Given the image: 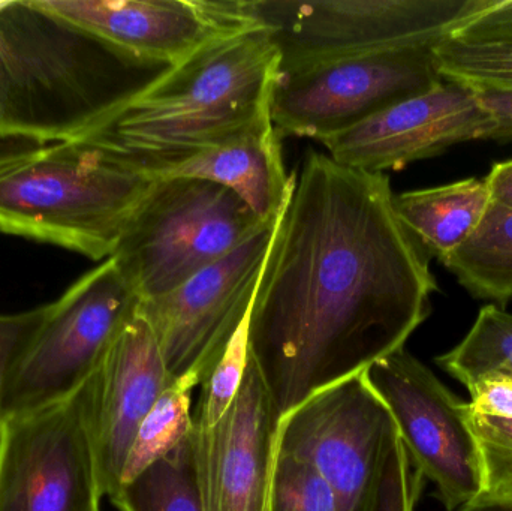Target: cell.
Here are the masks:
<instances>
[{
  "mask_svg": "<svg viewBox=\"0 0 512 511\" xmlns=\"http://www.w3.org/2000/svg\"><path fill=\"white\" fill-rule=\"evenodd\" d=\"M429 263L387 173L309 152L249 317V351L280 419L405 348L438 291Z\"/></svg>",
  "mask_w": 512,
  "mask_h": 511,
  "instance_id": "6da1fadb",
  "label": "cell"
},
{
  "mask_svg": "<svg viewBox=\"0 0 512 511\" xmlns=\"http://www.w3.org/2000/svg\"><path fill=\"white\" fill-rule=\"evenodd\" d=\"M280 57L264 27L207 45L171 66L77 140L147 176L271 122Z\"/></svg>",
  "mask_w": 512,
  "mask_h": 511,
  "instance_id": "7a4b0ae2",
  "label": "cell"
},
{
  "mask_svg": "<svg viewBox=\"0 0 512 511\" xmlns=\"http://www.w3.org/2000/svg\"><path fill=\"white\" fill-rule=\"evenodd\" d=\"M170 68L98 41L35 0H0V143L77 140Z\"/></svg>",
  "mask_w": 512,
  "mask_h": 511,
  "instance_id": "3957f363",
  "label": "cell"
},
{
  "mask_svg": "<svg viewBox=\"0 0 512 511\" xmlns=\"http://www.w3.org/2000/svg\"><path fill=\"white\" fill-rule=\"evenodd\" d=\"M153 182L86 141L0 146V233L105 261Z\"/></svg>",
  "mask_w": 512,
  "mask_h": 511,
  "instance_id": "277c9868",
  "label": "cell"
},
{
  "mask_svg": "<svg viewBox=\"0 0 512 511\" xmlns=\"http://www.w3.org/2000/svg\"><path fill=\"white\" fill-rule=\"evenodd\" d=\"M267 222L218 183L155 179L111 258L141 300H149L212 266Z\"/></svg>",
  "mask_w": 512,
  "mask_h": 511,
  "instance_id": "5b68a950",
  "label": "cell"
},
{
  "mask_svg": "<svg viewBox=\"0 0 512 511\" xmlns=\"http://www.w3.org/2000/svg\"><path fill=\"white\" fill-rule=\"evenodd\" d=\"M486 0H248L279 53V74L354 54L430 45Z\"/></svg>",
  "mask_w": 512,
  "mask_h": 511,
  "instance_id": "8992f818",
  "label": "cell"
},
{
  "mask_svg": "<svg viewBox=\"0 0 512 511\" xmlns=\"http://www.w3.org/2000/svg\"><path fill=\"white\" fill-rule=\"evenodd\" d=\"M140 305L141 297L114 258L84 273L51 303L44 326L15 368L6 392V419L77 392L99 371Z\"/></svg>",
  "mask_w": 512,
  "mask_h": 511,
  "instance_id": "52a82bcc",
  "label": "cell"
},
{
  "mask_svg": "<svg viewBox=\"0 0 512 511\" xmlns=\"http://www.w3.org/2000/svg\"><path fill=\"white\" fill-rule=\"evenodd\" d=\"M436 47L411 45L354 54L279 74L271 120L279 137L324 143L444 81Z\"/></svg>",
  "mask_w": 512,
  "mask_h": 511,
  "instance_id": "ba28073f",
  "label": "cell"
},
{
  "mask_svg": "<svg viewBox=\"0 0 512 511\" xmlns=\"http://www.w3.org/2000/svg\"><path fill=\"white\" fill-rule=\"evenodd\" d=\"M98 372L77 392L5 420L0 511H101L93 443Z\"/></svg>",
  "mask_w": 512,
  "mask_h": 511,
  "instance_id": "9c48e42d",
  "label": "cell"
},
{
  "mask_svg": "<svg viewBox=\"0 0 512 511\" xmlns=\"http://www.w3.org/2000/svg\"><path fill=\"white\" fill-rule=\"evenodd\" d=\"M279 216L173 291L141 300L174 381L203 384L248 317Z\"/></svg>",
  "mask_w": 512,
  "mask_h": 511,
  "instance_id": "30bf717a",
  "label": "cell"
},
{
  "mask_svg": "<svg viewBox=\"0 0 512 511\" xmlns=\"http://www.w3.org/2000/svg\"><path fill=\"white\" fill-rule=\"evenodd\" d=\"M396 435L390 411L360 374L283 417L277 453L310 465L333 492L336 511H372Z\"/></svg>",
  "mask_w": 512,
  "mask_h": 511,
  "instance_id": "8fae6325",
  "label": "cell"
},
{
  "mask_svg": "<svg viewBox=\"0 0 512 511\" xmlns=\"http://www.w3.org/2000/svg\"><path fill=\"white\" fill-rule=\"evenodd\" d=\"M393 417L415 470L435 485L448 511L483 489V462L469 425V404L403 348L363 372Z\"/></svg>",
  "mask_w": 512,
  "mask_h": 511,
  "instance_id": "7c38bea8",
  "label": "cell"
},
{
  "mask_svg": "<svg viewBox=\"0 0 512 511\" xmlns=\"http://www.w3.org/2000/svg\"><path fill=\"white\" fill-rule=\"evenodd\" d=\"M98 41L153 65L174 66L207 45L261 27L248 0H35Z\"/></svg>",
  "mask_w": 512,
  "mask_h": 511,
  "instance_id": "4fadbf2b",
  "label": "cell"
},
{
  "mask_svg": "<svg viewBox=\"0 0 512 511\" xmlns=\"http://www.w3.org/2000/svg\"><path fill=\"white\" fill-rule=\"evenodd\" d=\"M493 126L471 87L444 80L322 144L337 164L385 173L441 155L457 144L489 140Z\"/></svg>",
  "mask_w": 512,
  "mask_h": 511,
  "instance_id": "5bb4252c",
  "label": "cell"
},
{
  "mask_svg": "<svg viewBox=\"0 0 512 511\" xmlns=\"http://www.w3.org/2000/svg\"><path fill=\"white\" fill-rule=\"evenodd\" d=\"M279 413L249 357L242 389L213 428L194 422L198 479L206 511H271Z\"/></svg>",
  "mask_w": 512,
  "mask_h": 511,
  "instance_id": "9a60e30c",
  "label": "cell"
},
{
  "mask_svg": "<svg viewBox=\"0 0 512 511\" xmlns=\"http://www.w3.org/2000/svg\"><path fill=\"white\" fill-rule=\"evenodd\" d=\"M173 383L155 333L138 309L96 380L93 443L104 497L111 500L119 491L138 428Z\"/></svg>",
  "mask_w": 512,
  "mask_h": 511,
  "instance_id": "2e32d148",
  "label": "cell"
},
{
  "mask_svg": "<svg viewBox=\"0 0 512 511\" xmlns=\"http://www.w3.org/2000/svg\"><path fill=\"white\" fill-rule=\"evenodd\" d=\"M297 173L286 174L273 120L218 146L192 153L153 174V179L209 180L239 195L262 221H273L291 197Z\"/></svg>",
  "mask_w": 512,
  "mask_h": 511,
  "instance_id": "e0dca14e",
  "label": "cell"
},
{
  "mask_svg": "<svg viewBox=\"0 0 512 511\" xmlns=\"http://www.w3.org/2000/svg\"><path fill=\"white\" fill-rule=\"evenodd\" d=\"M433 53L444 80L475 90L512 89V0H486Z\"/></svg>",
  "mask_w": 512,
  "mask_h": 511,
  "instance_id": "ac0fdd59",
  "label": "cell"
},
{
  "mask_svg": "<svg viewBox=\"0 0 512 511\" xmlns=\"http://www.w3.org/2000/svg\"><path fill=\"white\" fill-rule=\"evenodd\" d=\"M490 204L486 180L475 177L394 194V209L402 224L441 264L474 236Z\"/></svg>",
  "mask_w": 512,
  "mask_h": 511,
  "instance_id": "d6986e66",
  "label": "cell"
},
{
  "mask_svg": "<svg viewBox=\"0 0 512 511\" xmlns=\"http://www.w3.org/2000/svg\"><path fill=\"white\" fill-rule=\"evenodd\" d=\"M442 264L475 299L507 306L512 300V210L490 204L474 236Z\"/></svg>",
  "mask_w": 512,
  "mask_h": 511,
  "instance_id": "ffe728a7",
  "label": "cell"
},
{
  "mask_svg": "<svg viewBox=\"0 0 512 511\" xmlns=\"http://www.w3.org/2000/svg\"><path fill=\"white\" fill-rule=\"evenodd\" d=\"M111 503L119 511H206L198 479L194 429L170 455L123 483Z\"/></svg>",
  "mask_w": 512,
  "mask_h": 511,
  "instance_id": "44dd1931",
  "label": "cell"
},
{
  "mask_svg": "<svg viewBox=\"0 0 512 511\" xmlns=\"http://www.w3.org/2000/svg\"><path fill=\"white\" fill-rule=\"evenodd\" d=\"M436 363L468 389L486 378L512 380V314L484 306L463 341Z\"/></svg>",
  "mask_w": 512,
  "mask_h": 511,
  "instance_id": "7402d4cb",
  "label": "cell"
},
{
  "mask_svg": "<svg viewBox=\"0 0 512 511\" xmlns=\"http://www.w3.org/2000/svg\"><path fill=\"white\" fill-rule=\"evenodd\" d=\"M192 390L194 386L191 383L177 380L159 396L135 435L123 470L122 485L170 455L189 437L194 429Z\"/></svg>",
  "mask_w": 512,
  "mask_h": 511,
  "instance_id": "603a6c76",
  "label": "cell"
},
{
  "mask_svg": "<svg viewBox=\"0 0 512 511\" xmlns=\"http://www.w3.org/2000/svg\"><path fill=\"white\" fill-rule=\"evenodd\" d=\"M474 432L483 462V489L477 503L512 506V420L472 413Z\"/></svg>",
  "mask_w": 512,
  "mask_h": 511,
  "instance_id": "cb8c5ba5",
  "label": "cell"
},
{
  "mask_svg": "<svg viewBox=\"0 0 512 511\" xmlns=\"http://www.w3.org/2000/svg\"><path fill=\"white\" fill-rule=\"evenodd\" d=\"M249 317L251 312L240 324L230 344L222 353L221 359L203 383L200 405H198L197 416L194 417L195 425L201 428H213L218 425L230 411L231 405L234 404L242 389L249 357H251Z\"/></svg>",
  "mask_w": 512,
  "mask_h": 511,
  "instance_id": "d4e9b609",
  "label": "cell"
},
{
  "mask_svg": "<svg viewBox=\"0 0 512 511\" xmlns=\"http://www.w3.org/2000/svg\"><path fill=\"white\" fill-rule=\"evenodd\" d=\"M336 510L333 492L310 465L277 453L271 511Z\"/></svg>",
  "mask_w": 512,
  "mask_h": 511,
  "instance_id": "484cf974",
  "label": "cell"
},
{
  "mask_svg": "<svg viewBox=\"0 0 512 511\" xmlns=\"http://www.w3.org/2000/svg\"><path fill=\"white\" fill-rule=\"evenodd\" d=\"M423 485L424 477L409 461L397 434L385 455L372 511H415Z\"/></svg>",
  "mask_w": 512,
  "mask_h": 511,
  "instance_id": "4316f807",
  "label": "cell"
},
{
  "mask_svg": "<svg viewBox=\"0 0 512 511\" xmlns=\"http://www.w3.org/2000/svg\"><path fill=\"white\" fill-rule=\"evenodd\" d=\"M50 311L51 303H48L18 314L0 315V434L6 420L5 398L9 381Z\"/></svg>",
  "mask_w": 512,
  "mask_h": 511,
  "instance_id": "83f0119b",
  "label": "cell"
},
{
  "mask_svg": "<svg viewBox=\"0 0 512 511\" xmlns=\"http://www.w3.org/2000/svg\"><path fill=\"white\" fill-rule=\"evenodd\" d=\"M468 390L472 413L512 420V380L486 378Z\"/></svg>",
  "mask_w": 512,
  "mask_h": 511,
  "instance_id": "f1b7e54d",
  "label": "cell"
},
{
  "mask_svg": "<svg viewBox=\"0 0 512 511\" xmlns=\"http://www.w3.org/2000/svg\"><path fill=\"white\" fill-rule=\"evenodd\" d=\"M472 90L495 123L489 141L512 143V89Z\"/></svg>",
  "mask_w": 512,
  "mask_h": 511,
  "instance_id": "f546056e",
  "label": "cell"
},
{
  "mask_svg": "<svg viewBox=\"0 0 512 511\" xmlns=\"http://www.w3.org/2000/svg\"><path fill=\"white\" fill-rule=\"evenodd\" d=\"M492 203L512 210V159L493 165L486 177Z\"/></svg>",
  "mask_w": 512,
  "mask_h": 511,
  "instance_id": "4dcf8cb0",
  "label": "cell"
},
{
  "mask_svg": "<svg viewBox=\"0 0 512 511\" xmlns=\"http://www.w3.org/2000/svg\"><path fill=\"white\" fill-rule=\"evenodd\" d=\"M457 511H512V506H498V504H484L471 501Z\"/></svg>",
  "mask_w": 512,
  "mask_h": 511,
  "instance_id": "1f68e13d",
  "label": "cell"
}]
</instances>
